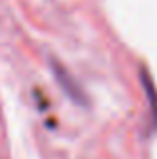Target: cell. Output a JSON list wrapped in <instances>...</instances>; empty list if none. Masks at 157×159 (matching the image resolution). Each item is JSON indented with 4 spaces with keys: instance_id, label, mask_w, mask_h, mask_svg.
Here are the masks:
<instances>
[{
    "instance_id": "obj_1",
    "label": "cell",
    "mask_w": 157,
    "mask_h": 159,
    "mask_svg": "<svg viewBox=\"0 0 157 159\" xmlns=\"http://www.w3.org/2000/svg\"><path fill=\"white\" fill-rule=\"evenodd\" d=\"M139 75H141V85H143V89H145L147 101H149L151 127H153V131H157V89H155V83H153V79H151L149 70H147L145 66H141Z\"/></svg>"
},
{
    "instance_id": "obj_2",
    "label": "cell",
    "mask_w": 157,
    "mask_h": 159,
    "mask_svg": "<svg viewBox=\"0 0 157 159\" xmlns=\"http://www.w3.org/2000/svg\"><path fill=\"white\" fill-rule=\"evenodd\" d=\"M52 69H55V75H56V81H59V85L63 87L65 91H67L69 97H71L73 101H77V103H87L83 91L78 89V85L71 79V75H69L67 70L63 69V66H59V65H52Z\"/></svg>"
}]
</instances>
